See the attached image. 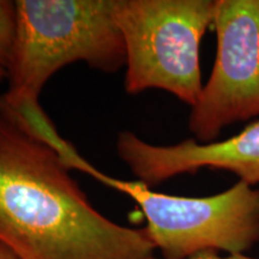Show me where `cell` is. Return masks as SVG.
Segmentation results:
<instances>
[{
	"instance_id": "10",
	"label": "cell",
	"mask_w": 259,
	"mask_h": 259,
	"mask_svg": "<svg viewBox=\"0 0 259 259\" xmlns=\"http://www.w3.org/2000/svg\"><path fill=\"white\" fill-rule=\"evenodd\" d=\"M6 74V76H8V73H6V71L3 69V67H0V78H3V77H4Z\"/></svg>"
},
{
	"instance_id": "3",
	"label": "cell",
	"mask_w": 259,
	"mask_h": 259,
	"mask_svg": "<svg viewBox=\"0 0 259 259\" xmlns=\"http://www.w3.org/2000/svg\"><path fill=\"white\" fill-rule=\"evenodd\" d=\"M61 157L70 169L89 174L134 199L147 220L145 231L163 259H186L216 250L242 254L259 241V190L245 181L215 196H171L155 192L138 180L107 176L72 145Z\"/></svg>"
},
{
	"instance_id": "7",
	"label": "cell",
	"mask_w": 259,
	"mask_h": 259,
	"mask_svg": "<svg viewBox=\"0 0 259 259\" xmlns=\"http://www.w3.org/2000/svg\"><path fill=\"white\" fill-rule=\"evenodd\" d=\"M17 27L16 2L0 0V67H3L6 73L14 59Z\"/></svg>"
},
{
	"instance_id": "2",
	"label": "cell",
	"mask_w": 259,
	"mask_h": 259,
	"mask_svg": "<svg viewBox=\"0 0 259 259\" xmlns=\"http://www.w3.org/2000/svg\"><path fill=\"white\" fill-rule=\"evenodd\" d=\"M17 40L0 113L38 109V95L61 67L84 61L114 73L126 66L115 0H17Z\"/></svg>"
},
{
	"instance_id": "9",
	"label": "cell",
	"mask_w": 259,
	"mask_h": 259,
	"mask_svg": "<svg viewBox=\"0 0 259 259\" xmlns=\"http://www.w3.org/2000/svg\"><path fill=\"white\" fill-rule=\"evenodd\" d=\"M0 259H22L15 253L14 251L10 250L5 245L0 244Z\"/></svg>"
},
{
	"instance_id": "8",
	"label": "cell",
	"mask_w": 259,
	"mask_h": 259,
	"mask_svg": "<svg viewBox=\"0 0 259 259\" xmlns=\"http://www.w3.org/2000/svg\"><path fill=\"white\" fill-rule=\"evenodd\" d=\"M154 259H163V258L155 257ZM186 259H254V258L246 257L244 254H229L228 257H220V255H218V253H216V251H205V252H200V253Z\"/></svg>"
},
{
	"instance_id": "4",
	"label": "cell",
	"mask_w": 259,
	"mask_h": 259,
	"mask_svg": "<svg viewBox=\"0 0 259 259\" xmlns=\"http://www.w3.org/2000/svg\"><path fill=\"white\" fill-rule=\"evenodd\" d=\"M215 11L216 0H115L126 48V92L162 89L196 105L203 89L200 41Z\"/></svg>"
},
{
	"instance_id": "6",
	"label": "cell",
	"mask_w": 259,
	"mask_h": 259,
	"mask_svg": "<svg viewBox=\"0 0 259 259\" xmlns=\"http://www.w3.org/2000/svg\"><path fill=\"white\" fill-rule=\"evenodd\" d=\"M116 153L138 181L149 187L202 168L229 170L248 185L259 183V121L225 141L202 144L186 139L176 145H154L131 131H121Z\"/></svg>"
},
{
	"instance_id": "5",
	"label": "cell",
	"mask_w": 259,
	"mask_h": 259,
	"mask_svg": "<svg viewBox=\"0 0 259 259\" xmlns=\"http://www.w3.org/2000/svg\"><path fill=\"white\" fill-rule=\"evenodd\" d=\"M218 54L189 127L209 144L226 126L259 115V0H216Z\"/></svg>"
},
{
	"instance_id": "1",
	"label": "cell",
	"mask_w": 259,
	"mask_h": 259,
	"mask_svg": "<svg viewBox=\"0 0 259 259\" xmlns=\"http://www.w3.org/2000/svg\"><path fill=\"white\" fill-rule=\"evenodd\" d=\"M53 147L0 115V244L22 259H154L145 228L92 205Z\"/></svg>"
}]
</instances>
